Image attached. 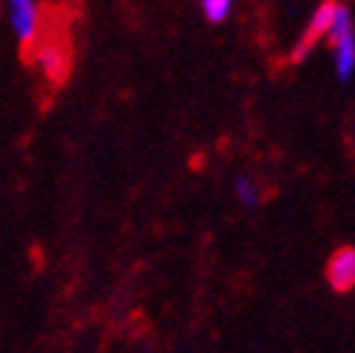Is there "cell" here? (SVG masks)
Returning <instances> with one entry per match:
<instances>
[{
  "instance_id": "ba28073f",
  "label": "cell",
  "mask_w": 355,
  "mask_h": 353,
  "mask_svg": "<svg viewBox=\"0 0 355 353\" xmlns=\"http://www.w3.org/2000/svg\"><path fill=\"white\" fill-rule=\"evenodd\" d=\"M200 12L209 23H223L232 15V0H203Z\"/></svg>"
},
{
  "instance_id": "6da1fadb",
  "label": "cell",
  "mask_w": 355,
  "mask_h": 353,
  "mask_svg": "<svg viewBox=\"0 0 355 353\" xmlns=\"http://www.w3.org/2000/svg\"><path fill=\"white\" fill-rule=\"evenodd\" d=\"M34 60L49 79L62 82L68 76V68H71V54H68V46H65V37L40 34L37 49H34Z\"/></svg>"
},
{
  "instance_id": "8992f818",
  "label": "cell",
  "mask_w": 355,
  "mask_h": 353,
  "mask_svg": "<svg viewBox=\"0 0 355 353\" xmlns=\"http://www.w3.org/2000/svg\"><path fill=\"white\" fill-rule=\"evenodd\" d=\"M352 34H355V31H352V15H349V9H347L344 3H338L336 17H333V26H330V31H327L330 49H336L338 42H344V40L352 37Z\"/></svg>"
},
{
  "instance_id": "5b68a950",
  "label": "cell",
  "mask_w": 355,
  "mask_h": 353,
  "mask_svg": "<svg viewBox=\"0 0 355 353\" xmlns=\"http://www.w3.org/2000/svg\"><path fill=\"white\" fill-rule=\"evenodd\" d=\"M333 51H336V76L341 82H347L355 74V34L347 37L344 42H338Z\"/></svg>"
},
{
  "instance_id": "3957f363",
  "label": "cell",
  "mask_w": 355,
  "mask_h": 353,
  "mask_svg": "<svg viewBox=\"0 0 355 353\" xmlns=\"http://www.w3.org/2000/svg\"><path fill=\"white\" fill-rule=\"evenodd\" d=\"M9 12H12V28H15L17 40L23 42V49H28L42 34V9L34 0H15Z\"/></svg>"
},
{
  "instance_id": "52a82bcc",
  "label": "cell",
  "mask_w": 355,
  "mask_h": 353,
  "mask_svg": "<svg viewBox=\"0 0 355 353\" xmlns=\"http://www.w3.org/2000/svg\"><path fill=\"white\" fill-rule=\"evenodd\" d=\"M234 195H237V201H240L245 209L259 206V190L254 187L251 179H245V175H240V179L234 181Z\"/></svg>"
},
{
  "instance_id": "277c9868",
  "label": "cell",
  "mask_w": 355,
  "mask_h": 353,
  "mask_svg": "<svg viewBox=\"0 0 355 353\" xmlns=\"http://www.w3.org/2000/svg\"><path fill=\"white\" fill-rule=\"evenodd\" d=\"M327 283L338 294L355 288V246H341L327 260Z\"/></svg>"
},
{
  "instance_id": "7a4b0ae2",
  "label": "cell",
  "mask_w": 355,
  "mask_h": 353,
  "mask_svg": "<svg viewBox=\"0 0 355 353\" xmlns=\"http://www.w3.org/2000/svg\"><path fill=\"white\" fill-rule=\"evenodd\" d=\"M336 9H338L336 0H327V3H319V6H316L313 17H310V26L302 31L299 42L293 46V51H291V63H302L310 51H313L316 42H319L322 37H327V31H330V26H333V17H336Z\"/></svg>"
}]
</instances>
